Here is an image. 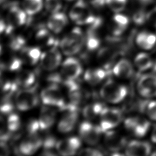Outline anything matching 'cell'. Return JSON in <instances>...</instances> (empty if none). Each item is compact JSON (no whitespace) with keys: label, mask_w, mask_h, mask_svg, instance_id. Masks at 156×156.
<instances>
[{"label":"cell","mask_w":156,"mask_h":156,"mask_svg":"<svg viewBox=\"0 0 156 156\" xmlns=\"http://www.w3.org/2000/svg\"><path fill=\"white\" fill-rule=\"evenodd\" d=\"M102 133L99 126L94 125L86 121L80 123L79 127V133L81 139L90 145L96 144Z\"/></svg>","instance_id":"9"},{"label":"cell","mask_w":156,"mask_h":156,"mask_svg":"<svg viewBox=\"0 0 156 156\" xmlns=\"http://www.w3.org/2000/svg\"><path fill=\"white\" fill-rule=\"evenodd\" d=\"M137 90L145 98L156 96V73L141 76L137 83Z\"/></svg>","instance_id":"14"},{"label":"cell","mask_w":156,"mask_h":156,"mask_svg":"<svg viewBox=\"0 0 156 156\" xmlns=\"http://www.w3.org/2000/svg\"><path fill=\"white\" fill-rule=\"evenodd\" d=\"M23 63L22 58L15 55L3 52L0 55V69L18 71L21 69Z\"/></svg>","instance_id":"21"},{"label":"cell","mask_w":156,"mask_h":156,"mask_svg":"<svg viewBox=\"0 0 156 156\" xmlns=\"http://www.w3.org/2000/svg\"><path fill=\"white\" fill-rule=\"evenodd\" d=\"M132 19L136 24H143L145 21H147V13H146L143 10H138L133 14Z\"/></svg>","instance_id":"39"},{"label":"cell","mask_w":156,"mask_h":156,"mask_svg":"<svg viewBox=\"0 0 156 156\" xmlns=\"http://www.w3.org/2000/svg\"><path fill=\"white\" fill-rule=\"evenodd\" d=\"M8 46L13 51H21L26 46V39L21 35L12 36L9 38Z\"/></svg>","instance_id":"34"},{"label":"cell","mask_w":156,"mask_h":156,"mask_svg":"<svg viewBox=\"0 0 156 156\" xmlns=\"http://www.w3.org/2000/svg\"><path fill=\"white\" fill-rule=\"evenodd\" d=\"M62 55L57 47L48 49L42 52L40 63V66L45 71H52L55 69L61 63Z\"/></svg>","instance_id":"11"},{"label":"cell","mask_w":156,"mask_h":156,"mask_svg":"<svg viewBox=\"0 0 156 156\" xmlns=\"http://www.w3.org/2000/svg\"><path fill=\"white\" fill-rule=\"evenodd\" d=\"M79 106L69 102L65 103L59 108L62 113L58 124L60 132L66 133L73 130L79 118Z\"/></svg>","instance_id":"3"},{"label":"cell","mask_w":156,"mask_h":156,"mask_svg":"<svg viewBox=\"0 0 156 156\" xmlns=\"http://www.w3.org/2000/svg\"><path fill=\"white\" fill-rule=\"evenodd\" d=\"M5 82V81L4 80V76H3V75H2V74L1 71V69H0V90H1L2 87L4 86Z\"/></svg>","instance_id":"45"},{"label":"cell","mask_w":156,"mask_h":156,"mask_svg":"<svg viewBox=\"0 0 156 156\" xmlns=\"http://www.w3.org/2000/svg\"><path fill=\"white\" fill-rule=\"evenodd\" d=\"M77 154L79 155L83 156H100L102 155L103 154L97 149L86 147L79 150V152H77Z\"/></svg>","instance_id":"40"},{"label":"cell","mask_w":156,"mask_h":156,"mask_svg":"<svg viewBox=\"0 0 156 156\" xmlns=\"http://www.w3.org/2000/svg\"><path fill=\"white\" fill-rule=\"evenodd\" d=\"M135 41L140 48L149 50L156 44V35L146 31H142L137 34Z\"/></svg>","instance_id":"29"},{"label":"cell","mask_w":156,"mask_h":156,"mask_svg":"<svg viewBox=\"0 0 156 156\" xmlns=\"http://www.w3.org/2000/svg\"><path fill=\"white\" fill-rule=\"evenodd\" d=\"M11 134L7 128V122L0 115V141H7L11 138Z\"/></svg>","instance_id":"37"},{"label":"cell","mask_w":156,"mask_h":156,"mask_svg":"<svg viewBox=\"0 0 156 156\" xmlns=\"http://www.w3.org/2000/svg\"><path fill=\"white\" fill-rule=\"evenodd\" d=\"M50 31L42 27L37 30L35 34V40L41 47L48 48L49 49L53 47H57L59 44L60 43L58 40L54 37Z\"/></svg>","instance_id":"22"},{"label":"cell","mask_w":156,"mask_h":156,"mask_svg":"<svg viewBox=\"0 0 156 156\" xmlns=\"http://www.w3.org/2000/svg\"><path fill=\"white\" fill-rule=\"evenodd\" d=\"M21 58L23 62L33 65L40 61L41 51L37 46H25L21 51Z\"/></svg>","instance_id":"26"},{"label":"cell","mask_w":156,"mask_h":156,"mask_svg":"<svg viewBox=\"0 0 156 156\" xmlns=\"http://www.w3.org/2000/svg\"><path fill=\"white\" fill-rule=\"evenodd\" d=\"M49 105H44L41 108L38 119L40 129L42 131L50 129L54 124L56 119V111Z\"/></svg>","instance_id":"20"},{"label":"cell","mask_w":156,"mask_h":156,"mask_svg":"<svg viewBox=\"0 0 156 156\" xmlns=\"http://www.w3.org/2000/svg\"><path fill=\"white\" fill-rule=\"evenodd\" d=\"M10 153V149L6 141H0V156L9 155Z\"/></svg>","instance_id":"43"},{"label":"cell","mask_w":156,"mask_h":156,"mask_svg":"<svg viewBox=\"0 0 156 156\" xmlns=\"http://www.w3.org/2000/svg\"><path fill=\"white\" fill-rule=\"evenodd\" d=\"M64 85L68 89L69 102L80 106L90 95L81 87L77 80H66Z\"/></svg>","instance_id":"10"},{"label":"cell","mask_w":156,"mask_h":156,"mask_svg":"<svg viewBox=\"0 0 156 156\" xmlns=\"http://www.w3.org/2000/svg\"><path fill=\"white\" fill-rule=\"evenodd\" d=\"M113 21V24L111 28L112 34L114 37H119L127 29L129 19L124 15L117 13L114 15Z\"/></svg>","instance_id":"28"},{"label":"cell","mask_w":156,"mask_h":156,"mask_svg":"<svg viewBox=\"0 0 156 156\" xmlns=\"http://www.w3.org/2000/svg\"><path fill=\"white\" fill-rule=\"evenodd\" d=\"M151 146L144 141L132 140L127 143L125 152L127 155L130 156H145L150 154Z\"/></svg>","instance_id":"19"},{"label":"cell","mask_w":156,"mask_h":156,"mask_svg":"<svg viewBox=\"0 0 156 156\" xmlns=\"http://www.w3.org/2000/svg\"><path fill=\"white\" fill-rule=\"evenodd\" d=\"M146 112L151 119L156 121V101H151L147 103Z\"/></svg>","instance_id":"41"},{"label":"cell","mask_w":156,"mask_h":156,"mask_svg":"<svg viewBox=\"0 0 156 156\" xmlns=\"http://www.w3.org/2000/svg\"><path fill=\"white\" fill-rule=\"evenodd\" d=\"M122 119V112L117 108L105 107L100 115L99 127L105 132L116 127Z\"/></svg>","instance_id":"6"},{"label":"cell","mask_w":156,"mask_h":156,"mask_svg":"<svg viewBox=\"0 0 156 156\" xmlns=\"http://www.w3.org/2000/svg\"><path fill=\"white\" fill-rule=\"evenodd\" d=\"M82 73V66L80 60L69 57L62 63L60 74L65 80H77Z\"/></svg>","instance_id":"12"},{"label":"cell","mask_w":156,"mask_h":156,"mask_svg":"<svg viewBox=\"0 0 156 156\" xmlns=\"http://www.w3.org/2000/svg\"><path fill=\"white\" fill-rule=\"evenodd\" d=\"M70 18L79 25H90L96 19L83 0L77 1L69 12Z\"/></svg>","instance_id":"5"},{"label":"cell","mask_w":156,"mask_h":156,"mask_svg":"<svg viewBox=\"0 0 156 156\" xmlns=\"http://www.w3.org/2000/svg\"><path fill=\"white\" fill-rule=\"evenodd\" d=\"M23 7L24 11L27 15H35L41 10L43 0H24Z\"/></svg>","instance_id":"33"},{"label":"cell","mask_w":156,"mask_h":156,"mask_svg":"<svg viewBox=\"0 0 156 156\" xmlns=\"http://www.w3.org/2000/svg\"><path fill=\"white\" fill-rule=\"evenodd\" d=\"M101 42L98 30L88 29L85 35V42L87 49L88 51H94L98 49L101 45Z\"/></svg>","instance_id":"31"},{"label":"cell","mask_w":156,"mask_h":156,"mask_svg":"<svg viewBox=\"0 0 156 156\" xmlns=\"http://www.w3.org/2000/svg\"><path fill=\"white\" fill-rule=\"evenodd\" d=\"M85 42V35L79 27L73 28L60 41L59 45L62 52L66 55L79 53Z\"/></svg>","instance_id":"1"},{"label":"cell","mask_w":156,"mask_h":156,"mask_svg":"<svg viewBox=\"0 0 156 156\" xmlns=\"http://www.w3.org/2000/svg\"><path fill=\"white\" fill-rule=\"evenodd\" d=\"M118 54L119 52L110 45L101 48L98 52L97 58L98 62L108 74L112 71L111 68L113 66L114 60Z\"/></svg>","instance_id":"17"},{"label":"cell","mask_w":156,"mask_h":156,"mask_svg":"<svg viewBox=\"0 0 156 156\" xmlns=\"http://www.w3.org/2000/svg\"><path fill=\"white\" fill-rule=\"evenodd\" d=\"M26 21V13L24 10L18 7L12 6L8 11L6 20V34H10L16 27H20L25 24Z\"/></svg>","instance_id":"15"},{"label":"cell","mask_w":156,"mask_h":156,"mask_svg":"<svg viewBox=\"0 0 156 156\" xmlns=\"http://www.w3.org/2000/svg\"><path fill=\"white\" fill-rule=\"evenodd\" d=\"M112 72L118 77L127 79L132 76L133 69L131 63L128 60L122 58L113 66Z\"/></svg>","instance_id":"27"},{"label":"cell","mask_w":156,"mask_h":156,"mask_svg":"<svg viewBox=\"0 0 156 156\" xmlns=\"http://www.w3.org/2000/svg\"><path fill=\"white\" fill-rule=\"evenodd\" d=\"M151 140L152 141L156 143V126L154 127L153 131H152V136H151Z\"/></svg>","instance_id":"46"},{"label":"cell","mask_w":156,"mask_h":156,"mask_svg":"<svg viewBox=\"0 0 156 156\" xmlns=\"http://www.w3.org/2000/svg\"><path fill=\"white\" fill-rule=\"evenodd\" d=\"M68 23L66 15L62 12L52 13L47 21V27L51 32L58 34L62 31Z\"/></svg>","instance_id":"23"},{"label":"cell","mask_w":156,"mask_h":156,"mask_svg":"<svg viewBox=\"0 0 156 156\" xmlns=\"http://www.w3.org/2000/svg\"><path fill=\"white\" fill-rule=\"evenodd\" d=\"M108 74V72L103 68H89L84 73V80L91 85H96L101 83Z\"/></svg>","instance_id":"24"},{"label":"cell","mask_w":156,"mask_h":156,"mask_svg":"<svg viewBox=\"0 0 156 156\" xmlns=\"http://www.w3.org/2000/svg\"><path fill=\"white\" fill-rule=\"evenodd\" d=\"M81 140L77 136H69L57 142L56 150L62 155H73L76 154L81 146Z\"/></svg>","instance_id":"16"},{"label":"cell","mask_w":156,"mask_h":156,"mask_svg":"<svg viewBox=\"0 0 156 156\" xmlns=\"http://www.w3.org/2000/svg\"><path fill=\"white\" fill-rule=\"evenodd\" d=\"M35 80L36 74L34 71L29 69H20L14 81L18 87L27 88L34 85Z\"/></svg>","instance_id":"25"},{"label":"cell","mask_w":156,"mask_h":156,"mask_svg":"<svg viewBox=\"0 0 156 156\" xmlns=\"http://www.w3.org/2000/svg\"><path fill=\"white\" fill-rule=\"evenodd\" d=\"M152 68H153L154 71L156 73V59L155 60L154 62H153V66H152Z\"/></svg>","instance_id":"47"},{"label":"cell","mask_w":156,"mask_h":156,"mask_svg":"<svg viewBox=\"0 0 156 156\" xmlns=\"http://www.w3.org/2000/svg\"><path fill=\"white\" fill-rule=\"evenodd\" d=\"M43 137L40 133H27V136L19 143L15 149V152L18 154L30 155L36 152L42 146Z\"/></svg>","instance_id":"7"},{"label":"cell","mask_w":156,"mask_h":156,"mask_svg":"<svg viewBox=\"0 0 156 156\" xmlns=\"http://www.w3.org/2000/svg\"><path fill=\"white\" fill-rule=\"evenodd\" d=\"M151 124L146 118L139 116L127 118L124 121L126 129L137 137L144 136L148 132Z\"/></svg>","instance_id":"13"},{"label":"cell","mask_w":156,"mask_h":156,"mask_svg":"<svg viewBox=\"0 0 156 156\" xmlns=\"http://www.w3.org/2000/svg\"><path fill=\"white\" fill-rule=\"evenodd\" d=\"M136 67L141 71H146L152 67L153 61L149 54L144 52H140L136 55L134 59Z\"/></svg>","instance_id":"32"},{"label":"cell","mask_w":156,"mask_h":156,"mask_svg":"<svg viewBox=\"0 0 156 156\" xmlns=\"http://www.w3.org/2000/svg\"><path fill=\"white\" fill-rule=\"evenodd\" d=\"M7 128L11 133L19 132L21 127L20 116L13 112L9 114L7 120Z\"/></svg>","instance_id":"35"},{"label":"cell","mask_w":156,"mask_h":156,"mask_svg":"<svg viewBox=\"0 0 156 156\" xmlns=\"http://www.w3.org/2000/svg\"><path fill=\"white\" fill-rule=\"evenodd\" d=\"M15 101L16 107L21 111H27L37 106L39 96L37 85L22 88L18 90L15 94Z\"/></svg>","instance_id":"2"},{"label":"cell","mask_w":156,"mask_h":156,"mask_svg":"<svg viewBox=\"0 0 156 156\" xmlns=\"http://www.w3.org/2000/svg\"><path fill=\"white\" fill-rule=\"evenodd\" d=\"M127 0H105L108 7L113 12L119 13L125 8Z\"/></svg>","instance_id":"36"},{"label":"cell","mask_w":156,"mask_h":156,"mask_svg":"<svg viewBox=\"0 0 156 156\" xmlns=\"http://www.w3.org/2000/svg\"><path fill=\"white\" fill-rule=\"evenodd\" d=\"M3 1H4V0H0V3H1V2H2Z\"/></svg>","instance_id":"49"},{"label":"cell","mask_w":156,"mask_h":156,"mask_svg":"<svg viewBox=\"0 0 156 156\" xmlns=\"http://www.w3.org/2000/svg\"><path fill=\"white\" fill-rule=\"evenodd\" d=\"M62 5L61 0H45L46 9L52 13L58 12Z\"/></svg>","instance_id":"38"},{"label":"cell","mask_w":156,"mask_h":156,"mask_svg":"<svg viewBox=\"0 0 156 156\" xmlns=\"http://www.w3.org/2000/svg\"><path fill=\"white\" fill-rule=\"evenodd\" d=\"M147 21L156 29V7L147 13Z\"/></svg>","instance_id":"42"},{"label":"cell","mask_w":156,"mask_h":156,"mask_svg":"<svg viewBox=\"0 0 156 156\" xmlns=\"http://www.w3.org/2000/svg\"><path fill=\"white\" fill-rule=\"evenodd\" d=\"M7 28L6 22L0 16V35L4 32H5Z\"/></svg>","instance_id":"44"},{"label":"cell","mask_w":156,"mask_h":156,"mask_svg":"<svg viewBox=\"0 0 156 156\" xmlns=\"http://www.w3.org/2000/svg\"><path fill=\"white\" fill-rule=\"evenodd\" d=\"M127 91L126 86L108 80L102 86L100 95L105 101L116 104L121 102L126 97Z\"/></svg>","instance_id":"4"},{"label":"cell","mask_w":156,"mask_h":156,"mask_svg":"<svg viewBox=\"0 0 156 156\" xmlns=\"http://www.w3.org/2000/svg\"><path fill=\"white\" fill-rule=\"evenodd\" d=\"M104 143L109 151L117 152L126 145L127 141L124 136L110 130L105 132Z\"/></svg>","instance_id":"18"},{"label":"cell","mask_w":156,"mask_h":156,"mask_svg":"<svg viewBox=\"0 0 156 156\" xmlns=\"http://www.w3.org/2000/svg\"><path fill=\"white\" fill-rule=\"evenodd\" d=\"M40 98L44 105L60 108L65 104L63 95L58 85L50 84L40 93Z\"/></svg>","instance_id":"8"},{"label":"cell","mask_w":156,"mask_h":156,"mask_svg":"<svg viewBox=\"0 0 156 156\" xmlns=\"http://www.w3.org/2000/svg\"><path fill=\"white\" fill-rule=\"evenodd\" d=\"M105 107V105L101 102H91L83 107L82 110L83 116L88 120L94 119L98 115L100 116Z\"/></svg>","instance_id":"30"},{"label":"cell","mask_w":156,"mask_h":156,"mask_svg":"<svg viewBox=\"0 0 156 156\" xmlns=\"http://www.w3.org/2000/svg\"><path fill=\"white\" fill-rule=\"evenodd\" d=\"M66 1H73L74 0H66Z\"/></svg>","instance_id":"48"}]
</instances>
